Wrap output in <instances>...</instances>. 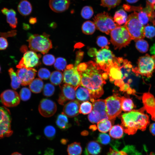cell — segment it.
I'll list each match as a JSON object with an SVG mask.
<instances>
[{"mask_svg":"<svg viewBox=\"0 0 155 155\" xmlns=\"http://www.w3.org/2000/svg\"><path fill=\"white\" fill-rule=\"evenodd\" d=\"M38 111L43 116L48 117L53 115L56 112L57 105L55 102L47 99H43L38 106Z\"/></svg>","mask_w":155,"mask_h":155,"instance_id":"obj_13","label":"cell"},{"mask_svg":"<svg viewBox=\"0 0 155 155\" xmlns=\"http://www.w3.org/2000/svg\"><path fill=\"white\" fill-rule=\"evenodd\" d=\"M121 108L124 111L129 112L134 108V104L132 100L130 98L124 96L121 97Z\"/></svg>","mask_w":155,"mask_h":155,"instance_id":"obj_35","label":"cell"},{"mask_svg":"<svg viewBox=\"0 0 155 155\" xmlns=\"http://www.w3.org/2000/svg\"><path fill=\"white\" fill-rule=\"evenodd\" d=\"M139 0H125L126 1L129 3H133L137 2Z\"/></svg>","mask_w":155,"mask_h":155,"instance_id":"obj_59","label":"cell"},{"mask_svg":"<svg viewBox=\"0 0 155 155\" xmlns=\"http://www.w3.org/2000/svg\"><path fill=\"white\" fill-rule=\"evenodd\" d=\"M8 71L11 79V86L12 88L16 90L21 84V80L13 68H10Z\"/></svg>","mask_w":155,"mask_h":155,"instance_id":"obj_29","label":"cell"},{"mask_svg":"<svg viewBox=\"0 0 155 155\" xmlns=\"http://www.w3.org/2000/svg\"><path fill=\"white\" fill-rule=\"evenodd\" d=\"M97 127L100 131L105 133L109 131L112 127V123L108 119H104L98 123Z\"/></svg>","mask_w":155,"mask_h":155,"instance_id":"obj_32","label":"cell"},{"mask_svg":"<svg viewBox=\"0 0 155 155\" xmlns=\"http://www.w3.org/2000/svg\"><path fill=\"white\" fill-rule=\"evenodd\" d=\"M27 49L26 46L25 45H23L20 48V50L22 53L26 52Z\"/></svg>","mask_w":155,"mask_h":155,"instance_id":"obj_58","label":"cell"},{"mask_svg":"<svg viewBox=\"0 0 155 155\" xmlns=\"http://www.w3.org/2000/svg\"><path fill=\"white\" fill-rule=\"evenodd\" d=\"M98 142L103 145L111 144L112 140L110 135L105 133H100L97 138Z\"/></svg>","mask_w":155,"mask_h":155,"instance_id":"obj_42","label":"cell"},{"mask_svg":"<svg viewBox=\"0 0 155 155\" xmlns=\"http://www.w3.org/2000/svg\"><path fill=\"white\" fill-rule=\"evenodd\" d=\"M19 13L23 16H27L31 12L32 7L31 3L26 0H22L18 6Z\"/></svg>","mask_w":155,"mask_h":155,"instance_id":"obj_24","label":"cell"},{"mask_svg":"<svg viewBox=\"0 0 155 155\" xmlns=\"http://www.w3.org/2000/svg\"><path fill=\"white\" fill-rule=\"evenodd\" d=\"M67 142V140L66 139H62L61 140V143L63 144H66Z\"/></svg>","mask_w":155,"mask_h":155,"instance_id":"obj_61","label":"cell"},{"mask_svg":"<svg viewBox=\"0 0 155 155\" xmlns=\"http://www.w3.org/2000/svg\"><path fill=\"white\" fill-rule=\"evenodd\" d=\"M138 19L144 26L147 24L150 21L148 14L144 8L137 12Z\"/></svg>","mask_w":155,"mask_h":155,"instance_id":"obj_36","label":"cell"},{"mask_svg":"<svg viewBox=\"0 0 155 155\" xmlns=\"http://www.w3.org/2000/svg\"><path fill=\"white\" fill-rule=\"evenodd\" d=\"M40 56L33 51H26L16 67L19 69L23 67L33 68L38 63Z\"/></svg>","mask_w":155,"mask_h":155,"instance_id":"obj_12","label":"cell"},{"mask_svg":"<svg viewBox=\"0 0 155 155\" xmlns=\"http://www.w3.org/2000/svg\"><path fill=\"white\" fill-rule=\"evenodd\" d=\"M11 122V117L0 119V139L9 137L12 134Z\"/></svg>","mask_w":155,"mask_h":155,"instance_id":"obj_20","label":"cell"},{"mask_svg":"<svg viewBox=\"0 0 155 155\" xmlns=\"http://www.w3.org/2000/svg\"><path fill=\"white\" fill-rule=\"evenodd\" d=\"M96 56V63L102 70L108 73L109 68L115 63V57L112 52L104 48L97 51Z\"/></svg>","mask_w":155,"mask_h":155,"instance_id":"obj_9","label":"cell"},{"mask_svg":"<svg viewBox=\"0 0 155 155\" xmlns=\"http://www.w3.org/2000/svg\"><path fill=\"white\" fill-rule=\"evenodd\" d=\"M77 66H74L72 64L68 65L63 73L64 82L73 86L75 89L81 85V76L78 70Z\"/></svg>","mask_w":155,"mask_h":155,"instance_id":"obj_10","label":"cell"},{"mask_svg":"<svg viewBox=\"0 0 155 155\" xmlns=\"http://www.w3.org/2000/svg\"><path fill=\"white\" fill-rule=\"evenodd\" d=\"M55 57L51 54H46L42 58L43 63L46 65H51L55 62Z\"/></svg>","mask_w":155,"mask_h":155,"instance_id":"obj_49","label":"cell"},{"mask_svg":"<svg viewBox=\"0 0 155 155\" xmlns=\"http://www.w3.org/2000/svg\"><path fill=\"white\" fill-rule=\"evenodd\" d=\"M107 155H128L127 153L122 149L121 151L118 150L117 149H114L110 148Z\"/></svg>","mask_w":155,"mask_h":155,"instance_id":"obj_51","label":"cell"},{"mask_svg":"<svg viewBox=\"0 0 155 155\" xmlns=\"http://www.w3.org/2000/svg\"><path fill=\"white\" fill-rule=\"evenodd\" d=\"M89 121L92 123H98L102 120L100 114L97 112L92 110L88 115Z\"/></svg>","mask_w":155,"mask_h":155,"instance_id":"obj_46","label":"cell"},{"mask_svg":"<svg viewBox=\"0 0 155 155\" xmlns=\"http://www.w3.org/2000/svg\"><path fill=\"white\" fill-rule=\"evenodd\" d=\"M80 106V103L78 100H71L65 105L62 113L68 117L76 116L79 113Z\"/></svg>","mask_w":155,"mask_h":155,"instance_id":"obj_18","label":"cell"},{"mask_svg":"<svg viewBox=\"0 0 155 155\" xmlns=\"http://www.w3.org/2000/svg\"><path fill=\"white\" fill-rule=\"evenodd\" d=\"M124 25L128 31L132 40L135 41L145 37L144 26L139 20L137 12H134L128 16Z\"/></svg>","mask_w":155,"mask_h":155,"instance_id":"obj_5","label":"cell"},{"mask_svg":"<svg viewBox=\"0 0 155 155\" xmlns=\"http://www.w3.org/2000/svg\"><path fill=\"white\" fill-rule=\"evenodd\" d=\"M8 46V43L6 39L3 37H0V50L5 49Z\"/></svg>","mask_w":155,"mask_h":155,"instance_id":"obj_52","label":"cell"},{"mask_svg":"<svg viewBox=\"0 0 155 155\" xmlns=\"http://www.w3.org/2000/svg\"><path fill=\"white\" fill-rule=\"evenodd\" d=\"M96 28L101 32L108 34L119 25L115 23L113 19L107 12L97 14L93 18Z\"/></svg>","mask_w":155,"mask_h":155,"instance_id":"obj_7","label":"cell"},{"mask_svg":"<svg viewBox=\"0 0 155 155\" xmlns=\"http://www.w3.org/2000/svg\"><path fill=\"white\" fill-rule=\"evenodd\" d=\"M127 18V13L123 9H121L115 12L113 19L115 22L120 26L125 23Z\"/></svg>","mask_w":155,"mask_h":155,"instance_id":"obj_26","label":"cell"},{"mask_svg":"<svg viewBox=\"0 0 155 155\" xmlns=\"http://www.w3.org/2000/svg\"><path fill=\"white\" fill-rule=\"evenodd\" d=\"M149 130L150 133L155 136V123H152L150 125Z\"/></svg>","mask_w":155,"mask_h":155,"instance_id":"obj_54","label":"cell"},{"mask_svg":"<svg viewBox=\"0 0 155 155\" xmlns=\"http://www.w3.org/2000/svg\"><path fill=\"white\" fill-rule=\"evenodd\" d=\"M36 72L33 68L23 67L18 69L16 73L21 80V84L25 86L29 85L34 80Z\"/></svg>","mask_w":155,"mask_h":155,"instance_id":"obj_15","label":"cell"},{"mask_svg":"<svg viewBox=\"0 0 155 155\" xmlns=\"http://www.w3.org/2000/svg\"><path fill=\"white\" fill-rule=\"evenodd\" d=\"M122 0H101L100 5L106 7L108 10L119 5Z\"/></svg>","mask_w":155,"mask_h":155,"instance_id":"obj_38","label":"cell"},{"mask_svg":"<svg viewBox=\"0 0 155 155\" xmlns=\"http://www.w3.org/2000/svg\"><path fill=\"white\" fill-rule=\"evenodd\" d=\"M146 3L149 4L154 10L155 8V0H147Z\"/></svg>","mask_w":155,"mask_h":155,"instance_id":"obj_55","label":"cell"},{"mask_svg":"<svg viewBox=\"0 0 155 155\" xmlns=\"http://www.w3.org/2000/svg\"><path fill=\"white\" fill-rule=\"evenodd\" d=\"M142 99L143 107L151 116L152 119L155 121V98L149 91L143 94Z\"/></svg>","mask_w":155,"mask_h":155,"instance_id":"obj_16","label":"cell"},{"mask_svg":"<svg viewBox=\"0 0 155 155\" xmlns=\"http://www.w3.org/2000/svg\"><path fill=\"white\" fill-rule=\"evenodd\" d=\"M30 90L26 87L22 88L20 92V97L23 101H26L29 100L31 96Z\"/></svg>","mask_w":155,"mask_h":155,"instance_id":"obj_47","label":"cell"},{"mask_svg":"<svg viewBox=\"0 0 155 155\" xmlns=\"http://www.w3.org/2000/svg\"><path fill=\"white\" fill-rule=\"evenodd\" d=\"M124 132L121 125H119L113 126L109 130L110 136L115 139H120L122 137Z\"/></svg>","mask_w":155,"mask_h":155,"instance_id":"obj_31","label":"cell"},{"mask_svg":"<svg viewBox=\"0 0 155 155\" xmlns=\"http://www.w3.org/2000/svg\"><path fill=\"white\" fill-rule=\"evenodd\" d=\"M11 155H22L21 154L18 152H15L12 154Z\"/></svg>","mask_w":155,"mask_h":155,"instance_id":"obj_62","label":"cell"},{"mask_svg":"<svg viewBox=\"0 0 155 155\" xmlns=\"http://www.w3.org/2000/svg\"><path fill=\"white\" fill-rule=\"evenodd\" d=\"M1 67H0V71H1Z\"/></svg>","mask_w":155,"mask_h":155,"instance_id":"obj_63","label":"cell"},{"mask_svg":"<svg viewBox=\"0 0 155 155\" xmlns=\"http://www.w3.org/2000/svg\"><path fill=\"white\" fill-rule=\"evenodd\" d=\"M96 26L94 22L88 21L85 22L82 26L83 32L86 34H91L95 31Z\"/></svg>","mask_w":155,"mask_h":155,"instance_id":"obj_33","label":"cell"},{"mask_svg":"<svg viewBox=\"0 0 155 155\" xmlns=\"http://www.w3.org/2000/svg\"><path fill=\"white\" fill-rule=\"evenodd\" d=\"M56 124L59 128L62 130H65L70 126L67 116L62 113L57 116Z\"/></svg>","mask_w":155,"mask_h":155,"instance_id":"obj_27","label":"cell"},{"mask_svg":"<svg viewBox=\"0 0 155 155\" xmlns=\"http://www.w3.org/2000/svg\"><path fill=\"white\" fill-rule=\"evenodd\" d=\"M76 97L79 101L85 102L90 99V94L88 90L81 85L75 89Z\"/></svg>","mask_w":155,"mask_h":155,"instance_id":"obj_23","label":"cell"},{"mask_svg":"<svg viewBox=\"0 0 155 155\" xmlns=\"http://www.w3.org/2000/svg\"><path fill=\"white\" fill-rule=\"evenodd\" d=\"M102 71L96 63L91 61L85 63L83 68L79 71L81 76V85L89 91L92 102L104 93L103 86L106 82Z\"/></svg>","mask_w":155,"mask_h":155,"instance_id":"obj_1","label":"cell"},{"mask_svg":"<svg viewBox=\"0 0 155 155\" xmlns=\"http://www.w3.org/2000/svg\"><path fill=\"white\" fill-rule=\"evenodd\" d=\"M101 151V147L99 143L91 141L87 144L86 152L89 155H98Z\"/></svg>","mask_w":155,"mask_h":155,"instance_id":"obj_25","label":"cell"},{"mask_svg":"<svg viewBox=\"0 0 155 155\" xmlns=\"http://www.w3.org/2000/svg\"><path fill=\"white\" fill-rule=\"evenodd\" d=\"M20 98L16 92L11 89L5 90L0 95L1 102L7 107H12L18 105L20 102Z\"/></svg>","mask_w":155,"mask_h":155,"instance_id":"obj_11","label":"cell"},{"mask_svg":"<svg viewBox=\"0 0 155 155\" xmlns=\"http://www.w3.org/2000/svg\"><path fill=\"white\" fill-rule=\"evenodd\" d=\"M94 14L92 8L90 6H86L82 9L81 14L82 18L85 19H88L91 18Z\"/></svg>","mask_w":155,"mask_h":155,"instance_id":"obj_41","label":"cell"},{"mask_svg":"<svg viewBox=\"0 0 155 155\" xmlns=\"http://www.w3.org/2000/svg\"><path fill=\"white\" fill-rule=\"evenodd\" d=\"M29 22L32 24L35 23L37 22V19L36 18L31 17L29 20Z\"/></svg>","mask_w":155,"mask_h":155,"instance_id":"obj_57","label":"cell"},{"mask_svg":"<svg viewBox=\"0 0 155 155\" xmlns=\"http://www.w3.org/2000/svg\"><path fill=\"white\" fill-rule=\"evenodd\" d=\"M29 88L31 91L35 93H39L43 88V83L39 78L33 80L29 84Z\"/></svg>","mask_w":155,"mask_h":155,"instance_id":"obj_28","label":"cell"},{"mask_svg":"<svg viewBox=\"0 0 155 155\" xmlns=\"http://www.w3.org/2000/svg\"><path fill=\"white\" fill-rule=\"evenodd\" d=\"M96 42L98 45L102 47H106L108 43L107 38L103 36H98L97 38Z\"/></svg>","mask_w":155,"mask_h":155,"instance_id":"obj_50","label":"cell"},{"mask_svg":"<svg viewBox=\"0 0 155 155\" xmlns=\"http://www.w3.org/2000/svg\"><path fill=\"white\" fill-rule=\"evenodd\" d=\"M70 5V0H50L49 6L54 11L61 13L67 10Z\"/></svg>","mask_w":155,"mask_h":155,"instance_id":"obj_19","label":"cell"},{"mask_svg":"<svg viewBox=\"0 0 155 155\" xmlns=\"http://www.w3.org/2000/svg\"><path fill=\"white\" fill-rule=\"evenodd\" d=\"M121 97L116 95L110 96L105 100L106 111L108 119H114L121 113Z\"/></svg>","mask_w":155,"mask_h":155,"instance_id":"obj_8","label":"cell"},{"mask_svg":"<svg viewBox=\"0 0 155 155\" xmlns=\"http://www.w3.org/2000/svg\"><path fill=\"white\" fill-rule=\"evenodd\" d=\"M135 41L136 48L140 52L145 53L147 51L149 48V45L147 41L143 39H141Z\"/></svg>","mask_w":155,"mask_h":155,"instance_id":"obj_37","label":"cell"},{"mask_svg":"<svg viewBox=\"0 0 155 155\" xmlns=\"http://www.w3.org/2000/svg\"><path fill=\"white\" fill-rule=\"evenodd\" d=\"M49 37V35L45 33L41 35L31 34L27 40L30 49L34 52H39L43 54H46L52 47L51 41Z\"/></svg>","mask_w":155,"mask_h":155,"instance_id":"obj_4","label":"cell"},{"mask_svg":"<svg viewBox=\"0 0 155 155\" xmlns=\"http://www.w3.org/2000/svg\"><path fill=\"white\" fill-rule=\"evenodd\" d=\"M44 132L45 135L48 139L52 140L55 136L56 131L53 126L48 125L44 128Z\"/></svg>","mask_w":155,"mask_h":155,"instance_id":"obj_43","label":"cell"},{"mask_svg":"<svg viewBox=\"0 0 155 155\" xmlns=\"http://www.w3.org/2000/svg\"><path fill=\"white\" fill-rule=\"evenodd\" d=\"M23 25V27L24 29L27 30L29 28V25L25 24H24Z\"/></svg>","mask_w":155,"mask_h":155,"instance_id":"obj_60","label":"cell"},{"mask_svg":"<svg viewBox=\"0 0 155 155\" xmlns=\"http://www.w3.org/2000/svg\"><path fill=\"white\" fill-rule=\"evenodd\" d=\"M76 97L74 88L69 84H65L61 87V92L58 100L59 103L64 105L68 100H74Z\"/></svg>","mask_w":155,"mask_h":155,"instance_id":"obj_14","label":"cell"},{"mask_svg":"<svg viewBox=\"0 0 155 155\" xmlns=\"http://www.w3.org/2000/svg\"><path fill=\"white\" fill-rule=\"evenodd\" d=\"M67 151L68 155H80L82 148L80 143L75 142L68 145Z\"/></svg>","mask_w":155,"mask_h":155,"instance_id":"obj_30","label":"cell"},{"mask_svg":"<svg viewBox=\"0 0 155 155\" xmlns=\"http://www.w3.org/2000/svg\"><path fill=\"white\" fill-rule=\"evenodd\" d=\"M143 107L133 110L123 114L121 116V126L124 132L128 135H133L138 130L144 131L150 122L149 116L144 113Z\"/></svg>","mask_w":155,"mask_h":155,"instance_id":"obj_2","label":"cell"},{"mask_svg":"<svg viewBox=\"0 0 155 155\" xmlns=\"http://www.w3.org/2000/svg\"><path fill=\"white\" fill-rule=\"evenodd\" d=\"M51 75L49 71L46 68H41L38 71V76L40 79L47 80L50 77Z\"/></svg>","mask_w":155,"mask_h":155,"instance_id":"obj_48","label":"cell"},{"mask_svg":"<svg viewBox=\"0 0 155 155\" xmlns=\"http://www.w3.org/2000/svg\"><path fill=\"white\" fill-rule=\"evenodd\" d=\"M150 52L151 54L155 55V43L150 48Z\"/></svg>","mask_w":155,"mask_h":155,"instance_id":"obj_56","label":"cell"},{"mask_svg":"<svg viewBox=\"0 0 155 155\" xmlns=\"http://www.w3.org/2000/svg\"><path fill=\"white\" fill-rule=\"evenodd\" d=\"M63 80V75L59 71H53L50 76V81L53 85H58L60 84Z\"/></svg>","mask_w":155,"mask_h":155,"instance_id":"obj_34","label":"cell"},{"mask_svg":"<svg viewBox=\"0 0 155 155\" xmlns=\"http://www.w3.org/2000/svg\"><path fill=\"white\" fill-rule=\"evenodd\" d=\"M1 11L6 16L7 22L12 28H16L18 24V19L16 16L15 11L12 9H9L7 8H3Z\"/></svg>","mask_w":155,"mask_h":155,"instance_id":"obj_21","label":"cell"},{"mask_svg":"<svg viewBox=\"0 0 155 155\" xmlns=\"http://www.w3.org/2000/svg\"><path fill=\"white\" fill-rule=\"evenodd\" d=\"M55 90L54 86L50 83L46 84L45 85L43 89V94L46 96H50L54 94Z\"/></svg>","mask_w":155,"mask_h":155,"instance_id":"obj_45","label":"cell"},{"mask_svg":"<svg viewBox=\"0 0 155 155\" xmlns=\"http://www.w3.org/2000/svg\"><path fill=\"white\" fill-rule=\"evenodd\" d=\"M111 41L115 49H120L128 45L132 39L124 25L119 26L110 32Z\"/></svg>","mask_w":155,"mask_h":155,"instance_id":"obj_6","label":"cell"},{"mask_svg":"<svg viewBox=\"0 0 155 155\" xmlns=\"http://www.w3.org/2000/svg\"><path fill=\"white\" fill-rule=\"evenodd\" d=\"M92 109V106L91 103L88 101L84 102L80 105L79 113L84 115L89 114Z\"/></svg>","mask_w":155,"mask_h":155,"instance_id":"obj_39","label":"cell"},{"mask_svg":"<svg viewBox=\"0 0 155 155\" xmlns=\"http://www.w3.org/2000/svg\"><path fill=\"white\" fill-rule=\"evenodd\" d=\"M108 73L110 80L115 82V84L119 86L124 84L123 80V75L118 64L115 62L109 69Z\"/></svg>","mask_w":155,"mask_h":155,"instance_id":"obj_17","label":"cell"},{"mask_svg":"<svg viewBox=\"0 0 155 155\" xmlns=\"http://www.w3.org/2000/svg\"><path fill=\"white\" fill-rule=\"evenodd\" d=\"M92 110L100 114L102 119H108L106 111V105L105 100L98 99L94 100L92 102Z\"/></svg>","mask_w":155,"mask_h":155,"instance_id":"obj_22","label":"cell"},{"mask_svg":"<svg viewBox=\"0 0 155 155\" xmlns=\"http://www.w3.org/2000/svg\"><path fill=\"white\" fill-rule=\"evenodd\" d=\"M97 52V50L96 49L92 48L89 50L88 54L90 57H92L96 55Z\"/></svg>","mask_w":155,"mask_h":155,"instance_id":"obj_53","label":"cell"},{"mask_svg":"<svg viewBox=\"0 0 155 155\" xmlns=\"http://www.w3.org/2000/svg\"><path fill=\"white\" fill-rule=\"evenodd\" d=\"M144 34L146 37L151 38L155 36V27L147 25L144 28Z\"/></svg>","mask_w":155,"mask_h":155,"instance_id":"obj_44","label":"cell"},{"mask_svg":"<svg viewBox=\"0 0 155 155\" xmlns=\"http://www.w3.org/2000/svg\"><path fill=\"white\" fill-rule=\"evenodd\" d=\"M67 61L65 59L61 57L57 58L55 61L54 67L56 69L63 71L66 67Z\"/></svg>","mask_w":155,"mask_h":155,"instance_id":"obj_40","label":"cell"},{"mask_svg":"<svg viewBox=\"0 0 155 155\" xmlns=\"http://www.w3.org/2000/svg\"><path fill=\"white\" fill-rule=\"evenodd\" d=\"M155 71V55L146 54L139 57L137 66L132 68V71L136 76L141 75L150 78Z\"/></svg>","mask_w":155,"mask_h":155,"instance_id":"obj_3","label":"cell"}]
</instances>
